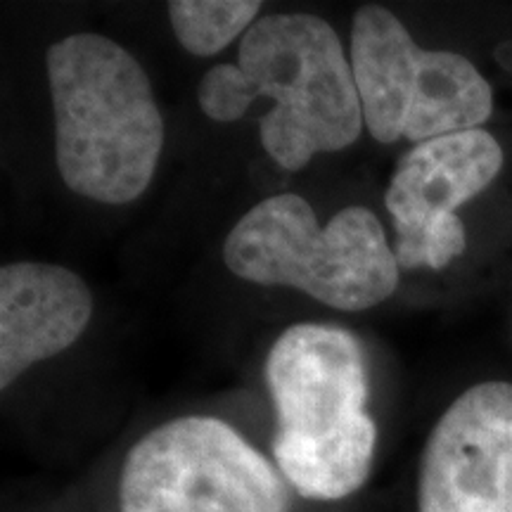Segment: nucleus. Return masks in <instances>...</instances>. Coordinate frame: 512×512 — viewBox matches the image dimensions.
Returning <instances> with one entry per match:
<instances>
[{
    "label": "nucleus",
    "instance_id": "obj_1",
    "mask_svg": "<svg viewBox=\"0 0 512 512\" xmlns=\"http://www.w3.org/2000/svg\"><path fill=\"white\" fill-rule=\"evenodd\" d=\"M273 401V458L306 501H344L370 479L377 425L368 413V358L354 332L297 323L266 356Z\"/></svg>",
    "mask_w": 512,
    "mask_h": 512
},
{
    "label": "nucleus",
    "instance_id": "obj_2",
    "mask_svg": "<svg viewBox=\"0 0 512 512\" xmlns=\"http://www.w3.org/2000/svg\"><path fill=\"white\" fill-rule=\"evenodd\" d=\"M55 164L74 195L121 207L150 188L164 117L145 67L112 38L79 31L46 50Z\"/></svg>",
    "mask_w": 512,
    "mask_h": 512
},
{
    "label": "nucleus",
    "instance_id": "obj_3",
    "mask_svg": "<svg viewBox=\"0 0 512 512\" xmlns=\"http://www.w3.org/2000/svg\"><path fill=\"white\" fill-rule=\"evenodd\" d=\"M223 264L238 280L292 287L335 311H368L387 302L401 266L387 230L366 207L339 209L325 226L294 192L254 204L230 228Z\"/></svg>",
    "mask_w": 512,
    "mask_h": 512
},
{
    "label": "nucleus",
    "instance_id": "obj_4",
    "mask_svg": "<svg viewBox=\"0 0 512 512\" xmlns=\"http://www.w3.org/2000/svg\"><path fill=\"white\" fill-rule=\"evenodd\" d=\"M238 67L256 100L275 102L259 138L280 169L302 171L316 155L347 150L366 128L349 53L323 17L261 15L242 36Z\"/></svg>",
    "mask_w": 512,
    "mask_h": 512
},
{
    "label": "nucleus",
    "instance_id": "obj_5",
    "mask_svg": "<svg viewBox=\"0 0 512 512\" xmlns=\"http://www.w3.org/2000/svg\"><path fill=\"white\" fill-rule=\"evenodd\" d=\"M363 124L377 143L425 140L475 131L494 112V91L467 57L425 50L382 5H363L349 46Z\"/></svg>",
    "mask_w": 512,
    "mask_h": 512
},
{
    "label": "nucleus",
    "instance_id": "obj_6",
    "mask_svg": "<svg viewBox=\"0 0 512 512\" xmlns=\"http://www.w3.org/2000/svg\"><path fill=\"white\" fill-rule=\"evenodd\" d=\"M290 484L214 415H181L143 434L119 475V512H290Z\"/></svg>",
    "mask_w": 512,
    "mask_h": 512
},
{
    "label": "nucleus",
    "instance_id": "obj_7",
    "mask_svg": "<svg viewBox=\"0 0 512 512\" xmlns=\"http://www.w3.org/2000/svg\"><path fill=\"white\" fill-rule=\"evenodd\" d=\"M503 162L501 143L484 128L425 140L401 157L384 192L401 268L441 271L465 252L456 209L489 188Z\"/></svg>",
    "mask_w": 512,
    "mask_h": 512
},
{
    "label": "nucleus",
    "instance_id": "obj_8",
    "mask_svg": "<svg viewBox=\"0 0 512 512\" xmlns=\"http://www.w3.org/2000/svg\"><path fill=\"white\" fill-rule=\"evenodd\" d=\"M418 512H512V382H479L441 413L422 448Z\"/></svg>",
    "mask_w": 512,
    "mask_h": 512
},
{
    "label": "nucleus",
    "instance_id": "obj_9",
    "mask_svg": "<svg viewBox=\"0 0 512 512\" xmlns=\"http://www.w3.org/2000/svg\"><path fill=\"white\" fill-rule=\"evenodd\" d=\"M93 292L79 273L43 261L0 268V389L79 342L93 318Z\"/></svg>",
    "mask_w": 512,
    "mask_h": 512
},
{
    "label": "nucleus",
    "instance_id": "obj_10",
    "mask_svg": "<svg viewBox=\"0 0 512 512\" xmlns=\"http://www.w3.org/2000/svg\"><path fill=\"white\" fill-rule=\"evenodd\" d=\"M264 5L259 0H171L166 3L171 31L183 50L214 57L252 29Z\"/></svg>",
    "mask_w": 512,
    "mask_h": 512
},
{
    "label": "nucleus",
    "instance_id": "obj_11",
    "mask_svg": "<svg viewBox=\"0 0 512 512\" xmlns=\"http://www.w3.org/2000/svg\"><path fill=\"white\" fill-rule=\"evenodd\" d=\"M256 95L252 83L238 62H223L211 67L197 83V105L204 117L219 124H235L249 112Z\"/></svg>",
    "mask_w": 512,
    "mask_h": 512
}]
</instances>
